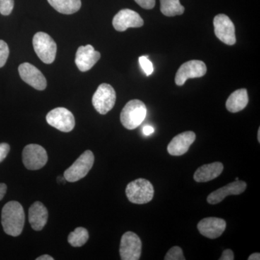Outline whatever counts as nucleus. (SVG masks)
<instances>
[{"label": "nucleus", "mask_w": 260, "mask_h": 260, "mask_svg": "<svg viewBox=\"0 0 260 260\" xmlns=\"http://www.w3.org/2000/svg\"><path fill=\"white\" fill-rule=\"evenodd\" d=\"M25 219L23 206L18 202L10 201L3 207L2 225L8 235L12 237L20 236L23 232Z\"/></svg>", "instance_id": "f257e3e1"}, {"label": "nucleus", "mask_w": 260, "mask_h": 260, "mask_svg": "<svg viewBox=\"0 0 260 260\" xmlns=\"http://www.w3.org/2000/svg\"><path fill=\"white\" fill-rule=\"evenodd\" d=\"M147 115V108L141 101L135 99L129 101L123 108L120 120L126 129H136L143 122Z\"/></svg>", "instance_id": "f03ea898"}, {"label": "nucleus", "mask_w": 260, "mask_h": 260, "mask_svg": "<svg viewBox=\"0 0 260 260\" xmlns=\"http://www.w3.org/2000/svg\"><path fill=\"white\" fill-rule=\"evenodd\" d=\"M126 195L132 203L138 205L146 204L153 200V184L147 179H136L126 186Z\"/></svg>", "instance_id": "7ed1b4c3"}, {"label": "nucleus", "mask_w": 260, "mask_h": 260, "mask_svg": "<svg viewBox=\"0 0 260 260\" xmlns=\"http://www.w3.org/2000/svg\"><path fill=\"white\" fill-rule=\"evenodd\" d=\"M32 45L39 59L45 64H51L55 60L56 44L54 39L44 32H39L34 35Z\"/></svg>", "instance_id": "20e7f679"}, {"label": "nucleus", "mask_w": 260, "mask_h": 260, "mask_svg": "<svg viewBox=\"0 0 260 260\" xmlns=\"http://www.w3.org/2000/svg\"><path fill=\"white\" fill-rule=\"evenodd\" d=\"M94 160L93 152L90 150L84 152L74 164L65 171L64 179L69 182H76L83 179L93 167Z\"/></svg>", "instance_id": "39448f33"}, {"label": "nucleus", "mask_w": 260, "mask_h": 260, "mask_svg": "<svg viewBox=\"0 0 260 260\" xmlns=\"http://www.w3.org/2000/svg\"><path fill=\"white\" fill-rule=\"evenodd\" d=\"M116 95L112 85L103 83L99 85L93 94L92 103L95 110L99 114H107L115 105Z\"/></svg>", "instance_id": "423d86ee"}, {"label": "nucleus", "mask_w": 260, "mask_h": 260, "mask_svg": "<svg viewBox=\"0 0 260 260\" xmlns=\"http://www.w3.org/2000/svg\"><path fill=\"white\" fill-rule=\"evenodd\" d=\"M23 162L28 170H39L47 164V150L37 144L26 145L23 150Z\"/></svg>", "instance_id": "0eeeda50"}, {"label": "nucleus", "mask_w": 260, "mask_h": 260, "mask_svg": "<svg viewBox=\"0 0 260 260\" xmlns=\"http://www.w3.org/2000/svg\"><path fill=\"white\" fill-rule=\"evenodd\" d=\"M48 124L56 129L69 133L74 129L75 120L73 113L63 107H58L48 113Z\"/></svg>", "instance_id": "6e6552de"}, {"label": "nucleus", "mask_w": 260, "mask_h": 260, "mask_svg": "<svg viewBox=\"0 0 260 260\" xmlns=\"http://www.w3.org/2000/svg\"><path fill=\"white\" fill-rule=\"evenodd\" d=\"M142 242L135 233L128 232L121 237L119 254L122 260H138L141 256Z\"/></svg>", "instance_id": "1a4fd4ad"}, {"label": "nucleus", "mask_w": 260, "mask_h": 260, "mask_svg": "<svg viewBox=\"0 0 260 260\" xmlns=\"http://www.w3.org/2000/svg\"><path fill=\"white\" fill-rule=\"evenodd\" d=\"M213 25L215 36L219 40L229 46L236 44L235 26L227 15H216L213 20Z\"/></svg>", "instance_id": "9d476101"}, {"label": "nucleus", "mask_w": 260, "mask_h": 260, "mask_svg": "<svg viewBox=\"0 0 260 260\" xmlns=\"http://www.w3.org/2000/svg\"><path fill=\"white\" fill-rule=\"evenodd\" d=\"M207 73V67L203 61L191 60L181 65L175 77V83L179 86L184 85L191 78H202Z\"/></svg>", "instance_id": "9b49d317"}, {"label": "nucleus", "mask_w": 260, "mask_h": 260, "mask_svg": "<svg viewBox=\"0 0 260 260\" xmlns=\"http://www.w3.org/2000/svg\"><path fill=\"white\" fill-rule=\"evenodd\" d=\"M19 74L25 83L38 90H45L47 82L42 72L30 63H23L19 66Z\"/></svg>", "instance_id": "f8f14e48"}, {"label": "nucleus", "mask_w": 260, "mask_h": 260, "mask_svg": "<svg viewBox=\"0 0 260 260\" xmlns=\"http://www.w3.org/2000/svg\"><path fill=\"white\" fill-rule=\"evenodd\" d=\"M112 23L115 30L122 32L129 28H140L144 25V21L137 12L124 9L120 10L114 17Z\"/></svg>", "instance_id": "ddd939ff"}, {"label": "nucleus", "mask_w": 260, "mask_h": 260, "mask_svg": "<svg viewBox=\"0 0 260 260\" xmlns=\"http://www.w3.org/2000/svg\"><path fill=\"white\" fill-rule=\"evenodd\" d=\"M100 58V53L95 51L93 46H82L77 51L75 64L80 71L86 72L91 69Z\"/></svg>", "instance_id": "4468645a"}, {"label": "nucleus", "mask_w": 260, "mask_h": 260, "mask_svg": "<svg viewBox=\"0 0 260 260\" xmlns=\"http://www.w3.org/2000/svg\"><path fill=\"white\" fill-rule=\"evenodd\" d=\"M226 228V222L219 218H205L200 220L198 229L200 234L208 239H215L223 234Z\"/></svg>", "instance_id": "2eb2a0df"}, {"label": "nucleus", "mask_w": 260, "mask_h": 260, "mask_svg": "<svg viewBox=\"0 0 260 260\" xmlns=\"http://www.w3.org/2000/svg\"><path fill=\"white\" fill-rule=\"evenodd\" d=\"M246 184L244 181H235L214 191L208 195L207 201L210 205H216L223 201L227 196L239 195L246 190Z\"/></svg>", "instance_id": "dca6fc26"}, {"label": "nucleus", "mask_w": 260, "mask_h": 260, "mask_svg": "<svg viewBox=\"0 0 260 260\" xmlns=\"http://www.w3.org/2000/svg\"><path fill=\"white\" fill-rule=\"evenodd\" d=\"M196 139L194 132L187 131L174 137L168 145V152L170 155L179 156L189 150V147Z\"/></svg>", "instance_id": "f3484780"}, {"label": "nucleus", "mask_w": 260, "mask_h": 260, "mask_svg": "<svg viewBox=\"0 0 260 260\" xmlns=\"http://www.w3.org/2000/svg\"><path fill=\"white\" fill-rule=\"evenodd\" d=\"M48 216L47 208L41 202H36L29 208V223L34 230H42L47 223Z\"/></svg>", "instance_id": "a211bd4d"}, {"label": "nucleus", "mask_w": 260, "mask_h": 260, "mask_svg": "<svg viewBox=\"0 0 260 260\" xmlns=\"http://www.w3.org/2000/svg\"><path fill=\"white\" fill-rule=\"evenodd\" d=\"M223 171L222 162H214L205 164L197 169L194 174V179L197 182H208L218 177Z\"/></svg>", "instance_id": "6ab92c4d"}, {"label": "nucleus", "mask_w": 260, "mask_h": 260, "mask_svg": "<svg viewBox=\"0 0 260 260\" xmlns=\"http://www.w3.org/2000/svg\"><path fill=\"white\" fill-rule=\"evenodd\" d=\"M248 102H249V97H248L247 90L244 88L239 89L229 97L225 106L229 112L237 113L245 109Z\"/></svg>", "instance_id": "aec40b11"}, {"label": "nucleus", "mask_w": 260, "mask_h": 260, "mask_svg": "<svg viewBox=\"0 0 260 260\" xmlns=\"http://www.w3.org/2000/svg\"><path fill=\"white\" fill-rule=\"evenodd\" d=\"M54 9L61 14L72 15L81 8V0H47Z\"/></svg>", "instance_id": "412c9836"}, {"label": "nucleus", "mask_w": 260, "mask_h": 260, "mask_svg": "<svg viewBox=\"0 0 260 260\" xmlns=\"http://www.w3.org/2000/svg\"><path fill=\"white\" fill-rule=\"evenodd\" d=\"M160 11L166 16L174 17L184 13V6L180 4L179 0H160Z\"/></svg>", "instance_id": "4be33fe9"}, {"label": "nucleus", "mask_w": 260, "mask_h": 260, "mask_svg": "<svg viewBox=\"0 0 260 260\" xmlns=\"http://www.w3.org/2000/svg\"><path fill=\"white\" fill-rule=\"evenodd\" d=\"M89 239L88 230L83 227H78L74 232L70 233L68 236V242L73 247H80L83 246Z\"/></svg>", "instance_id": "5701e85b"}, {"label": "nucleus", "mask_w": 260, "mask_h": 260, "mask_svg": "<svg viewBox=\"0 0 260 260\" xmlns=\"http://www.w3.org/2000/svg\"><path fill=\"white\" fill-rule=\"evenodd\" d=\"M165 260H185L182 249L179 246H175L171 248L166 254Z\"/></svg>", "instance_id": "b1692460"}, {"label": "nucleus", "mask_w": 260, "mask_h": 260, "mask_svg": "<svg viewBox=\"0 0 260 260\" xmlns=\"http://www.w3.org/2000/svg\"><path fill=\"white\" fill-rule=\"evenodd\" d=\"M10 50L8 44L4 41L0 40V68H3L8 61Z\"/></svg>", "instance_id": "393cba45"}, {"label": "nucleus", "mask_w": 260, "mask_h": 260, "mask_svg": "<svg viewBox=\"0 0 260 260\" xmlns=\"http://www.w3.org/2000/svg\"><path fill=\"white\" fill-rule=\"evenodd\" d=\"M14 8V0H0V13L3 15L11 14Z\"/></svg>", "instance_id": "a878e982"}, {"label": "nucleus", "mask_w": 260, "mask_h": 260, "mask_svg": "<svg viewBox=\"0 0 260 260\" xmlns=\"http://www.w3.org/2000/svg\"><path fill=\"white\" fill-rule=\"evenodd\" d=\"M139 62L140 67H141L142 69L143 70V71H144L146 75L148 76V75H150L153 73V64L151 61L149 60L148 56H140L139 58Z\"/></svg>", "instance_id": "bb28decb"}, {"label": "nucleus", "mask_w": 260, "mask_h": 260, "mask_svg": "<svg viewBox=\"0 0 260 260\" xmlns=\"http://www.w3.org/2000/svg\"><path fill=\"white\" fill-rule=\"evenodd\" d=\"M10 147L8 143H0V162L3 161L9 153Z\"/></svg>", "instance_id": "cd10ccee"}, {"label": "nucleus", "mask_w": 260, "mask_h": 260, "mask_svg": "<svg viewBox=\"0 0 260 260\" xmlns=\"http://www.w3.org/2000/svg\"><path fill=\"white\" fill-rule=\"evenodd\" d=\"M141 8L146 10L153 9L155 5V0H135Z\"/></svg>", "instance_id": "c85d7f7f"}, {"label": "nucleus", "mask_w": 260, "mask_h": 260, "mask_svg": "<svg viewBox=\"0 0 260 260\" xmlns=\"http://www.w3.org/2000/svg\"><path fill=\"white\" fill-rule=\"evenodd\" d=\"M234 254L232 249H225L223 251L221 256L219 260H234Z\"/></svg>", "instance_id": "c756f323"}, {"label": "nucleus", "mask_w": 260, "mask_h": 260, "mask_svg": "<svg viewBox=\"0 0 260 260\" xmlns=\"http://www.w3.org/2000/svg\"><path fill=\"white\" fill-rule=\"evenodd\" d=\"M155 131L153 126L150 125H145L143 128V133L145 136H149V135L153 134Z\"/></svg>", "instance_id": "7c9ffc66"}, {"label": "nucleus", "mask_w": 260, "mask_h": 260, "mask_svg": "<svg viewBox=\"0 0 260 260\" xmlns=\"http://www.w3.org/2000/svg\"><path fill=\"white\" fill-rule=\"evenodd\" d=\"M7 189H8V187H7L6 184L4 183H0V200L4 198L7 192Z\"/></svg>", "instance_id": "2f4dec72"}, {"label": "nucleus", "mask_w": 260, "mask_h": 260, "mask_svg": "<svg viewBox=\"0 0 260 260\" xmlns=\"http://www.w3.org/2000/svg\"><path fill=\"white\" fill-rule=\"evenodd\" d=\"M260 259V254L259 253H254V254H251L249 257L248 258V260H259Z\"/></svg>", "instance_id": "473e14b6"}, {"label": "nucleus", "mask_w": 260, "mask_h": 260, "mask_svg": "<svg viewBox=\"0 0 260 260\" xmlns=\"http://www.w3.org/2000/svg\"><path fill=\"white\" fill-rule=\"evenodd\" d=\"M54 258L52 256L48 255V254H44L38 257L37 260H54Z\"/></svg>", "instance_id": "72a5a7b5"}, {"label": "nucleus", "mask_w": 260, "mask_h": 260, "mask_svg": "<svg viewBox=\"0 0 260 260\" xmlns=\"http://www.w3.org/2000/svg\"><path fill=\"white\" fill-rule=\"evenodd\" d=\"M257 139L258 141H259V143H260V128H259V130H258Z\"/></svg>", "instance_id": "f704fd0d"}, {"label": "nucleus", "mask_w": 260, "mask_h": 260, "mask_svg": "<svg viewBox=\"0 0 260 260\" xmlns=\"http://www.w3.org/2000/svg\"><path fill=\"white\" fill-rule=\"evenodd\" d=\"M238 180H239V178H238V177L236 178V181H238Z\"/></svg>", "instance_id": "c9c22d12"}]
</instances>
